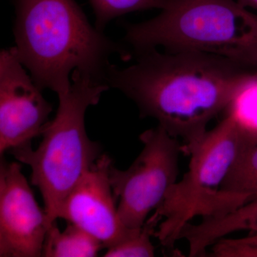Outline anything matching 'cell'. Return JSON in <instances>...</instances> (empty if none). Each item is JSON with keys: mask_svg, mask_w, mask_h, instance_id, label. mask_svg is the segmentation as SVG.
<instances>
[{"mask_svg": "<svg viewBox=\"0 0 257 257\" xmlns=\"http://www.w3.org/2000/svg\"><path fill=\"white\" fill-rule=\"evenodd\" d=\"M125 68L111 64L106 82L138 106L140 116L151 117L184 145L199 140L208 123L228 109L250 69L234 61L194 51L133 55Z\"/></svg>", "mask_w": 257, "mask_h": 257, "instance_id": "1", "label": "cell"}, {"mask_svg": "<svg viewBox=\"0 0 257 257\" xmlns=\"http://www.w3.org/2000/svg\"><path fill=\"white\" fill-rule=\"evenodd\" d=\"M14 35L35 84L57 95L69 90L74 70L106 84L111 56L132 59L125 45L89 23L75 0H16Z\"/></svg>", "mask_w": 257, "mask_h": 257, "instance_id": "2", "label": "cell"}, {"mask_svg": "<svg viewBox=\"0 0 257 257\" xmlns=\"http://www.w3.org/2000/svg\"><path fill=\"white\" fill-rule=\"evenodd\" d=\"M256 135L257 128L228 110L215 127L182 146V152L191 157L188 172L169 189L155 211L162 219L155 234L162 246L173 248L181 231L196 216L218 217L256 199L221 189L241 152Z\"/></svg>", "mask_w": 257, "mask_h": 257, "instance_id": "3", "label": "cell"}, {"mask_svg": "<svg viewBox=\"0 0 257 257\" xmlns=\"http://www.w3.org/2000/svg\"><path fill=\"white\" fill-rule=\"evenodd\" d=\"M124 41L133 56L163 47L226 57L257 67V15L234 0H169L160 15L124 24Z\"/></svg>", "mask_w": 257, "mask_h": 257, "instance_id": "4", "label": "cell"}, {"mask_svg": "<svg viewBox=\"0 0 257 257\" xmlns=\"http://www.w3.org/2000/svg\"><path fill=\"white\" fill-rule=\"evenodd\" d=\"M109 88L74 70L70 87L58 95L57 113L45 126L38 148L30 145L10 151L31 168L32 184L41 193L51 224L58 219L67 194L101 155L99 145L88 138L84 119L88 108L96 105Z\"/></svg>", "mask_w": 257, "mask_h": 257, "instance_id": "5", "label": "cell"}, {"mask_svg": "<svg viewBox=\"0 0 257 257\" xmlns=\"http://www.w3.org/2000/svg\"><path fill=\"white\" fill-rule=\"evenodd\" d=\"M144 147L126 170L111 166L109 180L118 202L120 219L130 229L141 228L147 216L163 202L177 182L179 156L182 146L178 139L158 125L140 135Z\"/></svg>", "mask_w": 257, "mask_h": 257, "instance_id": "6", "label": "cell"}, {"mask_svg": "<svg viewBox=\"0 0 257 257\" xmlns=\"http://www.w3.org/2000/svg\"><path fill=\"white\" fill-rule=\"evenodd\" d=\"M22 63L16 48L0 54V155L31 145L43 133L52 106Z\"/></svg>", "mask_w": 257, "mask_h": 257, "instance_id": "7", "label": "cell"}, {"mask_svg": "<svg viewBox=\"0 0 257 257\" xmlns=\"http://www.w3.org/2000/svg\"><path fill=\"white\" fill-rule=\"evenodd\" d=\"M0 256H42L51 226L18 162L1 158Z\"/></svg>", "mask_w": 257, "mask_h": 257, "instance_id": "8", "label": "cell"}, {"mask_svg": "<svg viewBox=\"0 0 257 257\" xmlns=\"http://www.w3.org/2000/svg\"><path fill=\"white\" fill-rule=\"evenodd\" d=\"M112 165L110 157L101 155L67 194L58 212V219L87 231L105 248L138 229L125 226L118 214L109 180Z\"/></svg>", "mask_w": 257, "mask_h": 257, "instance_id": "9", "label": "cell"}, {"mask_svg": "<svg viewBox=\"0 0 257 257\" xmlns=\"http://www.w3.org/2000/svg\"><path fill=\"white\" fill-rule=\"evenodd\" d=\"M241 230L257 234V198L224 215L203 219L198 224L189 223L181 231L178 239L188 242L189 256H202L209 246Z\"/></svg>", "mask_w": 257, "mask_h": 257, "instance_id": "10", "label": "cell"}, {"mask_svg": "<svg viewBox=\"0 0 257 257\" xmlns=\"http://www.w3.org/2000/svg\"><path fill=\"white\" fill-rule=\"evenodd\" d=\"M102 248L99 240L79 226L69 223L67 229L60 231L55 221L47 231L42 256L94 257Z\"/></svg>", "mask_w": 257, "mask_h": 257, "instance_id": "11", "label": "cell"}, {"mask_svg": "<svg viewBox=\"0 0 257 257\" xmlns=\"http://www.w3.org/2000/svg\"><path fill=\"white\" fill-rule=\"evenodd\" d=\"M221 189L257 197V135L241 152L221 184Z\"/></svg>", "mask_w": 257, "mask_h": 257, "instance_id": "12", "label": "cell"}, {"mask_svg": "<svg viewBox=\"0 0 257 257\" xmlns=\"http://www.w3.org/2000/svg\"><path fill=\"white\" fill-rule=\"evenodd\" d=\"M162 217L154 213L140 229L121 240L119 243L106 248V257H152L155 256V248L151 241Z\"/></svg>", "mask_w": 257, "mask_h": 257, "instance_id": "13", "label": "cell"}, {"mask_svg": "<svg viewBox=\"0 0 257 257\" xmlns=\"http://www.w3.org/2000/svg\"><path fill=\"white\" fill-rule=\"evenodd\" d=\"M95 15V27L104 31L108 23L121 15L151 9H164L169 0H89Z\"/></svg>", "mask_w": 257, "mask_h": 257, "instance_id": "14", "label": "cell"}, {"mask_svg": "<svg viewBox=\"0 0 257 257\" xmlns=\"http://www.w3.org/2000/svg\"><path fill=\"white\" fill-rule=\"evenodd\" d=\"M238 3L243 8H251L255 10H257V0H238Z\"/></svg>", "mask_w": 257, "mask_h": 257, "instance_id": "15", "label": "cell"}, {"mask_svg": "<svg viewBox=\"0 0 257 257\" xmlns=\"http://www.w3.org/2000/svg\"><path fill=\"white\" fill-rule=\"evenodd\" d=\"M245 243H247L250 246H256L257 247V234L245 238Z\"/></svg>", "mask_w": 257, "mask_h": 257, "instance_id": "16", "label": "cell"}, {"mask_svg": "<svg viewBox=\"0 0 257 257\" xmlns=\"http://www.w3.org/2000/svg\"><path fill=\"white\" fill-rule=\"evenodd\" d=\"M256 70H257V67H256Z\"/></svg>", "mask_w": 257, "mask_h": 257, "instance_id": "17", "label": "cell"}]
</instances>
